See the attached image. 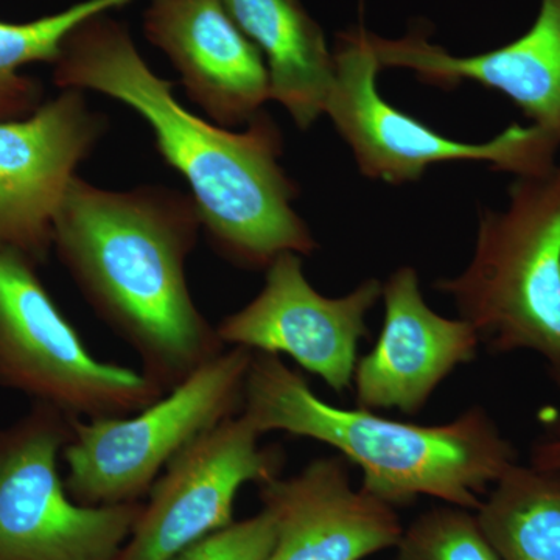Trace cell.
I'll use <instances>...</instances> for the list:
<instances>
[{
    "label": "cell",
    "mask_w": 560,
    "mask_h": 560,
    "mask_svg": "<svg viewBox=\"0 0 560 560\" xmlns=\"http://www.w3.org/2000/svg\"><path fill=\"white\" fill-rule=\"evenodd\" d=\"M242 415L261 436L282 431L335 448L363 474L361 489L396 510L430 497L477 511L518 463L517 448L480 405L441 425L334 407L272 353H253Z\"/></svg>",
    "instance_id": "3957f363"
},
{
    "label": "cell",
    "mask_w": 560,
    "mask_h": 560,
    "mask_svg": "<svg viewBox=\"0 0 560 560\" xmlns=\"http://www.w3.org/2000/svg\"><path fill=\"white\" fill-rule=\"evenodd\" d=\"M528 464L539 469H560V408L540 416V430L530 444Z\"/></svg>",
    "instance_id": "44dd1931"
},
{
    "label": "cell",
    "mask_w": 560,
    "mask_h": 560,
    "mask_svg": "<svg viewBox=\"0 0 560 560\" xmlns=\"http://www.w3.org/2000/svg\"><path fill=\"white\" fill-rule=\"evenodd\" d=\"M132 2L81 0L38 20L0 21V121L25 119L44 103L43 83L25 75V68L43 62L54 65L65 40L83 22Z\"/></svg>",
    "instance_id": "ac0fdd59"
},
{
    "label": "cell",
    "mask_w": 560,
    "mask_h": 560,
    "mask_svg": "<svg viewBox=\"0 0 560 560\" xmlns=\"http://www.w3.org/2000/svg\"><path fill=\"white\" fill-rule=\"evenodd\" d=\"M201 230L189 194L153 184L109 190L81 176L54 221L51 250L164 393L228 348L187 282Z\"/></svg>",
    "instance_id": "7a4b0ae2"
},
{
    "label": "cell",
    "mask_w": 560,
    "mask_h": 560,
    "mask_svg": "<svg viewBox=\"0 0 560 560\" xmlns=\"http://www.w3.org/2000/svg\"><path fill=\"white\" fill-rule=\"evenodd\" d=\"M259 499L275 523L268 560H364L396 548L404 533L396 508L353 488L342 456L259 485Z\"/></svg>",
    "instance_id": "5bb4252c"
},
{
    "label": "cell",
    "mask_w": 560,
    "mask_h": 560,
    "mask_svg": "<svg viewBox=\"0 0 560 560\" xmlns=\"http://www.w3.org/2000/svg\"><path fill=\"white\" fill-rule=\"evenodd\" d=\"M257 47L270 75L271 101L300 130L324 116L335 80V51L302 0H221Z\"/></svg>",
    "instance_id": "2e32d148"
},
{
    "label": "cell",
    "mask_w": 560,
    "mask_h": 560,
    "mask_svg": "<svg viewBox=\"0 0 560 560\" xmlns=\"http://www.w3.org/2000/svg\"><path fill=\"white\" fill-rule=\"evenodd\" d=\"M434 290L488 352L534 353L560 390V164L515 178L503 209L481 210L469 265Z\"/></svg>",
    "instance_id": "277c9868"
},
{
    "label": "cell",
    "mask_w": 560,
    "mask_h": 560,
    "mask_svg": "<svg viewBox=\"0 0 560 560\" xmlns=\"http://www.w3.org/2000/svg\"><path fill=\"white\" fill-rule=\"evenodd\" d=\"M396 560H501L482 533L475 511L431 508L401 533Z\"/></svg>",
    "instance_id": "d6986e66"
},
{
    "label": "cell",
    "mask_w": 560,
    "mask_h": 560,
    "mask_svg": "<svg viewBox=\"0 0 560 560\" xmlns=\"http://www.w3.org/2000/svg\"><path fill=\"white\" fill-rule=\"evenodd\" d=\"M73 420L32 404L0 427V560H119L130 539L143 503L84 506L66 489Z\"/></svg>",
    "instance_id": "ba28073f"
},
{
    "label": "cell",
    "mask_w": 560,
    "mask_h": 560,
    "mask_svg": "<svg viewBox=\"0 0 560 560\" xmlns=\"http://www.w3.org/2000/svg\"><path fill=\"white\" fill-rule=\"evenodd\" d=\"M382 300L381 335L371 352L357 361L355 405L416 416L445 378L477 360L480 338L467 320L445 318L427 304L412 267L390 272Z\"/></svg>",
    "instance_id": "7c38bea8"
},
{
    "label": "cell",
    "mask_w": 560,
    "mask_h": 560,
    "mask_svg": "<svg viewBox=\"0 0 560 560\" xmlns=\"http://www.w3.org/2000/svg\"><path fill=\"white\" fill-rule=\"evenodd\" d=\"M335 80L324 116L345 139L364 176L400 186L434 164L485 162L515 178L556 167L559 147L540 128L512 124L488 142H460L394 108L377 90L381 65L364 27L338 35Z\"/></svg>",
    "instance_id": "52a82bcc"
},
{
    "label": "cell",
    "mask_w": 560,
    "mask_h": 560,
    "mask_svg": "<svg viewBox=\"0 0 560 560\" xmlns=\"http://www.w3.org/2000/svg\"><path fill=\"white\" fill-rule=\"evenodd\" d=\"M370 43L381 69L411 70L423 83L445 90L474 81L501 92L560 149V0H540L522 36L470 57L442 49L422 31L400 38L370 33Z\"/></svg>",
    "instance_id": "9a60e30c"
},
{
    "label": "cell",
    "mask_w": 560,
    "mask_h": 560,
    "mask_svg": "<svg viewBox=\"0 0 560 560\" xmlns=\"http://www.w3.org/2000/svg\"><path fill=\"white\" fill-rule=\"evenodd\" d=\"M51 80L60 91L105 95L149 125L158 153L186 180L202 230L224 260L265 271L280 254L311 256L318 248L294 210L298 187L280 165L283 140L276 121L260 113L234 131L190 113L113 14L70 33Z\"/></svg>",
    "instance_id": "6da1fadb"
},
{
    "label": "cell",
    "mask_w": 560,
    "mask_h": 560,
    "mask_svg": "<svg viewBox=\"0 0 560 560\" xmlns=\"http://www.w3.org/2000/svg\"><path fill=\"white\" fill-rule=\"evenodd\" d=\"M142 28L213 124L246 127L271 101L264 57L221 0H149Z\"/></svg>",
    "instance_id": "4fadbf2b"
},
{
    "label": "cell",
    "mask_w": 560,
    "mask_h": 560,
    "mask_svg": "<svg viewBox=\"0 0 560 560\" xmlns=\"http://www.w3.org/2000/svg\"><path fill=\"white\" fill-rule=\"evenodd\" d=\"M253 353L224 349L135 415L73 420L62 451L69 495L84 506L140 503L187 445L241 415Z\"/></svg>",
    "instance_id": "5b68a950"
},
{
    "label": "cell",
    "mask_w": 560,
    "mask_h": 560,
    "mask_svg": "<svg viewBox=\"0 0 560 560\" xmlns=\"http://www.w3.org/2000/svg\"><path fill=\"white\" fill-rule=\"evenodd\" d=\"M383 283L366 279L340 298L324 296L305 278L300 254L283 253L265 270L260 293L217 326L228 348L285 353L335 393L352 388L368 313Z\"/></svg>",
    "instance_id": "30bf717a"
},
{
    "label": "cell",
    "mask_w": 560,
    "mask_h": 560,
    "mask_svg": "<svg viewBox=\"0 0 560 560\" xmlns=\"http://www.w3.org/2000/svg\"><path fill=\"white\" fill-rule=\"evenodd\" d=\"M0 388L81 420L125 418L164 390L142 371L95 359L38 276L0 249Z\"/></svg>",
    "instance_id": "8992f818"
},
{
    "label": "cell",
    "mask_w": 560,
    "mask_h": 560,
    "mask_svg": "<svg viewBox=\"0 0 560 560\" xmlns=\"http://www.w3.org/2000/svg\"><path fill=\"white\" fill-rule=\"evenodd\" d=\"M260 438L241 412L187 445L151 488L119 560H168L234 522L243 486L279 477L285 463L282 448Z\"/></svg>",
    "instance_id": "9c48e42d"
},
{
    "label": "cell",
    "mask_w": 560,
    "mask_h": 560,
    "mask_svg": "<svg viewBox=\"0 0 560 560\" xmlns=\"http://www.w3.org/2000/svg\"><path fill=\"white\" fill-rule=\"evenodd\" d=\"M275 523L267 511L213 530L168 560H268L275 548Z\"/></svg>",
    "instance_id": "ffe728a7"
},
{
    "label": "cell",
    "mask_w": 560,
    "mask_h": 560,
    "mask_svg": "<svg viewBox=\"0 0 560 560\" xmlns=\"http://www.w3.org/2000/svg\"><path fill=\"white\" fill-rule=\"evenodd\" d=\"M475 514L501 560H560V469L518 460Z\"/></svg>",
    "instance_id": "e0dca14e"
},
{
    "label": "cell",
    "mask_w": 560,
    "mask_h": 560,
    "mask_svg": "<svg viewBox=\"0 0 560 560\" xmlns=\"http://www.w3.org/2000/svg\"><path fill=\"white\" fill-rule=\"evenodd\" d=\"M106 130V117L75 90L25 119L0 121V249L38 267L49 259L62 198Z\"/></svg>",
    "instance_id": "8fae6325"
}]
</instances>
